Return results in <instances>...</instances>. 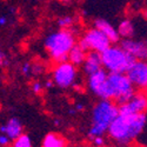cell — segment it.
<instances>
[{"instance_id":"cell-1","label":"cell","mask_w":147,"mask_h":147,"mask_svg":"<svg viewBox=\"0 0 147 147\" xmlns=\"http://www.w3.org/2000/svg\"><path fill=\"white\" fill-rule=\"evenodd\" d=\"M147 122L146 113L118 114L107 129L111 140L120 146H129L142 133Z\"/></svg>"},{"instance_id":"cell-2","label":"cell","mask_w":147,"mask_h":147,"mask_svg":"<svg viewBox=\"0 0 147 147\" xmlns=\"http://www.w3.org/2000/svg\"><path fill=\"white\" fill-rule=\"evenodd\" d=\"M119 114V106L113 100L100 99L92 109L91 127L88 131V137L93 139L98 136H104L107 133L109 125Z\"/></svg>"},{"instance_id":"cell-3","label":"cell","mask_w":147,"mask_h":147,"mask_svg":"<svg viewBox=\"0 0 147 147\" xmlns=\"http://www.w3.org/2000/svg\"><path fill=\"white\" fill-rule=\"evenodd\" d=\"M133 84L126 73H109L105 81L100 99L114 100L118 105L124 104L136 93Z\"/></svg>"},{"instance_id":"cell-4","label":"cell","mask_w":147,"mask_h":147,"mask_svg":"<svg viewBox=\"0 0 147 147\" xmlns=\"http://www.w3.org/2000/svg\"><path fill=\"white\" fill-rule=\"evenodd\" d=\"M74 45V35L67 28H63L48 34L44 41V46L47 53L58 64L68 61V53Z\"/></svg>"},{"instance_id":"cell-5","label":"cell","mask_w":147,"mask_h":147,"mask_svg":"<svg viewBox=\"0 0 147 147\" xmlns=\"http://www.w3.org/2000/svg\"><path fill=\"white\" fill-rule=\"evenodd\" d=\"M100 54L102 67L109 73H126L136 61L121 46H109Z\"/></svg>"},{"instance_id":"cell-6","label":"cell","mask_w":147,"mask_h":147,"mask_svg":"<svg viewBox=\"0 0 147 147\" xmlns=\"http://www.w3.org/2000/svg\"><path fill=\"white\" fill-rule=\"evenodd\" d=\"M111 40L95 27L88 30L84 34L81 40L79 41V46L85 51H94L98 53L104 52L106 48L111 46Z\"/></svg>"},{"instance_id":"cell-7","label":"cell","mask_w":147,"mask_h":147,"mask_svg":"<svg viewBox=\"0 0 147 147\" xmlns=\"http://www.w3.org/2000/svg\"><path fill=\"white\" fill-rule=\"evenodd\" d=\"M77 74V68L72 63H60L53 71V81L60 88H68L74 85Z\"/></svg>"},{"instance_id":"cell-8","label":"cell","mask_w":147,"mask_h":147,"mask_svg":"<svg viewBox=\"0 0 147 147\" xmlns=\"http://www.w3.org/2000/svg\"><path fill=\"white\" fill-rule=\"evenodd\" d=\"M120 114H142L147 112V92L136 91L127 101L118 105Z\"/></svg>"},{"instance_id":"cell-9","label":"cell","mask_w":147,"mask_h":147,"mask_svg":"<svg viewBox=\"0 0 147 147\" xmlns=\"http://www.w3.org/2000/svg\"><path fill=\"white\" fill-rule=\"evenodd\" d=\"M126 74L137 91L147 92V60H136Z\"/></svg>"},{"instance_id":"cell-10","label":"cell","mask_w":147,"mask_h":147,"mask_svg":"<svg viewBox=\"0 0 147 147\" xmlns=\"http://www.w3.org/2000/svg\"><path fill=\"white\" fill-rule=\"evenodd\" d=\"M136 60H147V40L124 39L120 45Z\"/></svg>"},{"instance_id":"cell-11","label":"cell","mask_w":147,"mask_h":147,"mask_svg":"<svg viewBox=\"0 0 147 147\" xmlns=\"http://www.w3.org/2000/svg\"><path fill=\"white\" fill-rule=\"evenodd\" d=\"M107 76H108V72L104 68L98 69L96 72H94V73H92V74L88 76V88L98 98L100 96V94L102 92Z\"/></svg>"},{"instance_id":"cell-12","label":"cell","mask_w":147,"mask_h":147,"mask_svg":"<svg viewBox=\"0 0 147 147\" xmlns=\"http://www.w3.org/2000/svg\"><path fill=\"white\" fill-rule=\"evenodd\" d=\"M84 71L87 74H92V73L96 72L98 69L102 68V63H101V54L94 52V51H90L86 54V59L84 61Z\"/></svg>"},{"instance_id":"cell-13","label":"cell","mask_w":147,"mask_h":147,"mask_svg":"<svg viewBox=\"0 0 147 147\" xmlns=\"http://www.w3.org/2000/svg\"><path fill=\"white\" fill-rule=\"evenodd\" d=\"M94 27L100 30L107 38L111 40V42H118L120 40V35H119V32L118 30L112 26L107 20L105 19H96L94 21Z\"/></svg>"},{"instance_id":"cell-14","label":"cell","mask_w":147,"mask_h":147,"mask_svg":"<svg viewBox=\"0 0 147 147\" xmlns=\"http://www.w3.org/2000/svg\"><path fill=\"white\" fill-rule=\"evenodd\" d=\"M4 134H6L11 140H14L18 137H20L22 134V124H21V121L18 118H11L7 121V124L5 125Z\"/></svg>"},{"instance_id":"cell-15","label":"cell","mask_w":147,"mask_h":147,"mask_svg":"<svg viewBox=\"0 0 147 147\" xmlns=\"http://www.w3.org/2000/svg\"><path fill=\"white\" fill-rule=\"evenodd\" d=\"M86 51L82 50V48L79 46V44L74 45L72 47V50L68 53V61L72 63L74 66H79L82 65L85 59H86Z\"/></svg>"},{"instance_id":"cell-16","label":"cell","mask_w":147,"mask_h":147,"mask_svg":"<svg viewBox=\"0 0 147 147\" xmlns=\"http://www.w3.org/2000/svg\"><path fill=\"white\" fill-rule=\"evenodd\" d=\"M117 30H118V32H119L120 38H124V39L132 38V36L134 35V32H136L133 22H132L131 20H128V19L122 20V21L119 24V27H118Z\"/></svg>"},{"instance_id":"cell-17","label":"cell","mask_w":147,"mask_h":147,"mask_svg":"<svg viewBox=\"0 0 147 147\" xmlns=\"http://www.w3.org/2000/svg\"><path fill=\"white\" fill-rule=\"evenodd\" d=\"M66 141L63 137H60L59 134L50 133L44 138L42 141V147H65Z\"/></svg>"},{"instance_id":"cell-18","label":"cell","mask_w":147,"mask_h":147,"mask_svg":"<svg viewBox=\"0 0 147 147\" xmlns=\"http://www.w3.org/2000/svg\"><path fill=\"white\" fill-rule=\"evenodd\" d=\"M13 147H32L31 138L27 136V134H21L20 137L14 139Z\"/></svg>"},{"instance_id":"cell-19","label":"cell","mask_w":147,"mask_h":147,"mask_svg":"<svg viewBox=\"0 0 147 147\" xmlns=\"http://www.w3.org/2000/svg\"><path fill=\"white\" fill-rule=\"evenodd\" d=\"M73 22H74V20L72 17H63L58 20V24L61 28H68L69 26L73 25Z\"/></svg>"},{"instance_id":"cell-20","label":"cell","mask_w":147,"mask_h":147,"mask_svg":"<svg viewBox=\"0 0 147 147\" xmlns=\"http://www.w3.org/2000/svg\"><path fill=\"white\" fill-rule=\"evenodd\" d=\"M92 140H93V144H94L96 147H104V146H105V138H104L102 136L94 137Z\"/></svg>"},{"instance_id":"cell-21","label":"cell","mask_w":147,"mask_h":147,"mask_svg":"<svg viewBox=\"0 0 147 147\" xmlns=\"http://www.w3.org/2000/svg\"><path fill=\"white\" fill-rule=\"evenodd\" d=\"M9 141H11V139L6 136V134H0V146H7L8 144H9Z\"/></svg>"},{"instance_id":"cell-22","label":"cell","mask_w":147,"mask_h":147,"mask_svg":"<svg viewBox=\"0 0 147 147\" xmlns=\"http://www.w3.org/2000/svg\"><path fill=\"white\" fill-rule=\"evenodd\" d=\"M32 90H33V92H34L35 94H38V93H40L41 90H42V85H41L40 82H34V84L32 85Z\"/></svg>"},{"instance_id":"cell-23","label":"cell","mask_w":147,"mask_h":147,"mask_svg":"<svg viewBox=\"0 0 147 147\" xmlns=\"http://www.w3.org/2000/svg\"><path fill=\"white\" fill-rule=\"evenodd\" d=\"M32 72V66L28 64V63H26V64H24L22 65V73L25 76H28V73H31Z\"/></svg>"},{"instance_id":"cell-24","label":"cell","mask_w":147,"mask_h":147,"mask_svg":"<svg viewBox=\"0 0 147 147\" xmlns=\"http://www.w3.org/2000/svg\"><path fill=\"white\" fill-rule=\"evenodd\" d=\"M0 65H7V60L5 58V54L0 51Z\"/></svg>"},{"instance_id":"cell-25","label":"cell","mask_w":147,"mask_h":147,"mask_svg":"<svg viewBox=\"0 0 147 147\" xmlns=\"http://www.w3.org/2000/svg\"><path fill=\"white\" fill-rule=\"evenodd\" d=\"M53 85H54V81H53V80H47L46 84H45V86H46L47 88H52Z\"/></svg>"},{"instance_id":"cell-26","label":"cell","mask_w":147,"mask_h":147,"mask_svg":"<svg viewBox=\"0 0 147 147\" xmlns=\"http://www.w3.org/2000/svg\"><path fill=\"white\" fill-rule=\"evenodd\" d=\"M6 22H7L6 17H0V26H4V25H6Z\"/></svg>"},{"instance_id":"cell-27","label":"cell","mask_w":147,"mask_h":147,"mask_svg":"<svg viewBox=\"0 0 147 147\" xmlns=\"http://www.w3.org/2000/svg\"><path fill=\"white\" fill-rule=\"evenodd\" d=\"M84 109V105L82 104H77L76 105V111H82Z\"/></svg>"},{"instance_id":"cell-28","label":"cell","mask_w":147,"mask_h":147,"mask_svg":"<svg viewBox=\"0 0 147 147\" xmlns=\"http://www.w3.org/2000/svg\"><path fill=\"white\" fill-rule=\"evenodd\" d=\"M0 81H1V79H0Z\"/></svg>"}]
</instances>
